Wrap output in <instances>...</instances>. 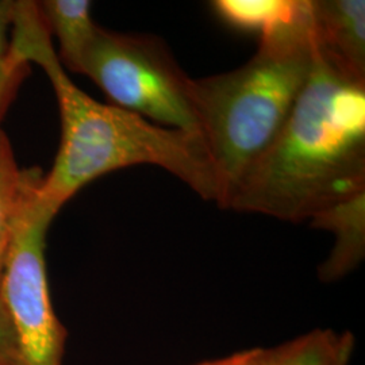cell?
Returning <instances> with one entry per match:
<instances>
[{
	"mask_svg": "<svg viewBox=\"0 0 365 365\" xmlns=\"http://www.w3.org/2000/svg\"><path fill=\"white\" fill-rule=\"evenodd\" d=\"M10 46L45 72L61 118L58 152L33 200L41 217L52 222L84 185L134 165L168 170L202 199L218 202L217 173L203 137L157 125L81 91L57 57L37 1H15Z\"/></svg>",
	"mask_w": 365,
	"mask_h": 365,
	"instance_id": "1",
	"label": "cell"
},
{
	"mask_svg": "<svg viewBox=\"0 0 365 365\" xmlns=\"http://www.w3.org/2000/svg\"><path fill=\"white\" fill-rule=\"evenodd\" d=\"M363 192L365 86L342 78L317 53L287 122L237 180L222 210L299 223Z\"/></svg>",
	"mask_w": 365,
	"mask_h": 365,
	"instance_id": "2",
	"label": "cell"
},
{
	"mask_svg": "<svg viewBox=\"0 0 365 365\" xmlns=\"http://www.w3.org/2000/svg\"><path fill=\"white\" fill-rule=\"evenodd\" d=\"M312 15L260 38L256 54L235 71L192 78L191 98L220 187L218 207L249 165L287 122L315 66Z\"/></svg>",
	"mask_w": 365,
	"mask_h": 365,
	"instance_id": "3",
	"label": "cell"
},
{
	"mask_svg": "<svg viewBox=\"0 0 365 365\" xmlns=\"http://www.w3.org/2000/svg\"><path fill=\"white\" fill-rule=\"evenodd\" d=\"M81 75L105 92L110 105L157 125L202 135L191 98L192 78L163 39L99 26Z\"/></svg>",
	"mask_w": 365,
	"mask_h": 365,
	"instance_id": "4",
	"label": "cell"
},
{
	"mask_svg": "<svg viewBox=\"0 0 365 365\" xmlns=\"http://www.w3.org/2000/svg\"><path fill=\"white\" fill-rule=\"evenodd\" d=\"M36 194L14 227L0 276V299L19 339L22 364L63 365L66 330L53 307L45 261V237L52 222L34 210Z\"/></svg>",
	"mask_w": 365,
	"mask_h": 365,
	"instance_id": "5",
	"label": "cell"
},
{
	"mask_svg": "<svg viewBox=\"0 0 365 365\" xmlns=\"http://www.w3.org/2000/svg\"><path fill=\"white\" fill-rule=\"evenodd\" d=\"M312 36L327 64L365 86L364 0H312Z\"/></svg>",
	"mask_w": 365,
	"mask_h": 365,
	"instance_id": "6",
	"label": "cell"
},
{
	"mask_svg": "<svg viewBox=\"0 0 365 365\" xmlns=\"http://www.w3.org/2000/svg\"><path fill=\"white\" fill-rule=\"evenodd\" d=\"M314 227L336 235V245L321 267V279L331 282L351 272L364 257L365 192L327 210L312 220Z\"/></svg>",
	"mask_w": 365,
	"mask_h": 365,
	"instance_id": "7",
	"label": "cell"
},
{
	"mask_svg": "<svg viewBox=\"0 0 365 365\" xmlns=\"http://www.w3.org/2000/svg\"><path fill=\"white\" fill-rule=\"evenodd\" d=\"M39 15L51 37L58 42L57 57L71 72L81 75V66L99 26L93 22L88 0L37 1Z\"/></svg>",
	"mask_w": 365,
	"mask_h": 365,
	"instance_id": "8",
	"label": "cell"
},
{
	"mask_svg": "<svg viewBox=\"0 0 365 365\" xmlns=\"http://www.w3.org/2000/svg\"><path fill=\"white\" fill-rule=\"evenodd\" d=\"M211 7L227 26L257 33L260 38L297 26L312 15V0H215Z\"/></svg>",
	"mask_w": 365,
	"mask_h": 365,
	"instance_id": "9",
	"label": "cell"
},
{
	"mask_svg": "<svg viewBox=\"0 0 365 365\" xmlns=\"http://www.w3.org/2000/svg\"><path fill=\"white\" fill-rule=\"evenodd\" d=\"M42 178L43 172L39 168L18 165L9 137L0 130V276L18 217L37 191Z\"/></svg>",
	"mask_w": 365,
	"mask_h": 365,
	"instance_id": "10",
	"label": "cell"
},
{
	"mask_svg": "<svg viewBox=\"0 0 365 365\" xmlns=\"http://www.w3.org/2000/svg\"><path fill=\"white\" fill-rule=\"evenodd\" d=\"M354 339L334 330H314L279 346L264 349L257 365H349Z\"/></svg>",
	"mask_w": 365,
	"mask_h": 365,
	"instance_id": "11",
	"label": "cell"
},
{
	"mask_svg": "<svg viewBox=\"0 0 365 365\" xmlns=\"http://www.w3.org/2000/svg\"><path fill=\"white\" fill-rule=\"evenodd\" d=\"M30 73V64L10 46V54L0 66V123L13 105L19 88ZM1 130V128H0Z\"/></svg>",
	"mask_w": 365,
	"mask_h": 365,
	"instance_id": "12",
	"label": "cell"
},
{
	"mask_svg": "<svg viewBox=\"0 0 365 365\" xmlns=\"http://www.w3.org/2000/svg\"><path fill=\"white\" fill-rule=\"evenodd\" d=\"M0 365H24L13 321L0 299Z\"/></svg>",
	"mask_w": 365,
	"mask_h": 365,
	"instance_id": "13",
	"label": "cell"
},
{
	"mask_svg": "<svg viewBox=\"0 0 365 365\" xmlns=\"http://www.w3.org/2000/svg\"><path fill=\"white\" fill-rule=\"evenodd\" d=\"M14 6L15 1L13 0H0V66L4 64L10 54Z\"/></svg>",
	"mask_w": 365,
	"mask_h": 365,
	"instance_id": "14",
	"label": "cell"
},
{
	"mask_svg": "<svg viewBox=\"0 0 365 365\" xmlns=\"http://www.w3.org/2000/svg\"><path fill=\"white\" fill-rule=\"evenodd\" d=\"M264 349L265 348H255L249 351H242L200 365H257L264 354Z\"/></svg>",
	"mask_w": 365,
	"mask_h": 365,
	"instance_id": "15",
	"label": "cell"
}]
</instances>
